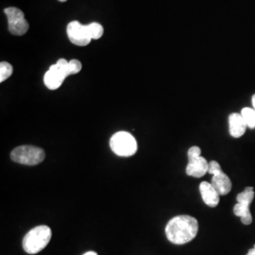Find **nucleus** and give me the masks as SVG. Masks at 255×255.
Here are the masks:
<instances>
[{"label": "nucleus", "mask_w": 255, "mask_h": 255, "mask_svg": "<svg viewBox=\"0 0 255 255\" xmlns=\"http://www.w3.org/2000/svg\"><path fill=\"white\" fill-rule=\"evenodd\" d=\"M198 220L191 216H178L170 219L165 227L167 239L176 245H183L192 241L198 234Z\"/></svg>", "instance_id": "obj_1"}, {"label": "nucleus", "mask_w": 255, "mask_h": 255, "mask_svg": "<svg viewBox=\"0 0 255 255\" xmlns=\"http://www.w3.org/2000/svg\"><path fill=\"white\" fill-rule=\"evenodd\" d=\"M51 236V229L46 225L31 229L23 239V249L28 255H36L47 246Z\"/></svg>", "instance_id": "obj_2"}, {"label": "nucleus", "mask_w": 255, "mask_h": 255, "mask_svg": "<svg viewBox=\"0 0 255 255\" xmlns=\"http://www.w3.org/2000/svg\"><path fill=\"white\" fill-rule=\"evenodd\" d=\"M111 149L121 157H129L137 151L135 138L127 131H119L115 133L110 140Z\"/></svg>", "instance_id": "obj_3"}, {"label": "nucleus", "mask_w": 255, "mask_h": 255, "mask_svg": "<svg viewBox=\"0 0 255 255\" xmlns=\"http://www.w3.org/2000/svg\"><path fill=\"white\" fill-rule=\"evenodd\" d=\"M46 157L44 149L34 146H20L10 152L13 162L25 165H36L44 161Z\"/></svg>", "instance_id": "obj_4"}, {"label": "nucleus", "mask_w": 255, "mask_h": 255, "mask_svg": "<svg viewBox=\"0 0 255 255\" xmlns=\"http://www.w3.org/2000/svg\"><path fill=\"white\" fill-rule=\"evenodd\" d=\"M4 12L7 15L9 30L11 34L21 36L27 33L29 26L25 18L24 12L21 9L14 7H9L4 9Z\"/></svg>", "instance_id": "obj_5"}, {"label": "nucleus", "mask_w": 255, "mask_h": 255, "mask_svg": "<svg viewBox=\"0 0 255 255\" xmlns=\"http://www.w3.org/2000/svg\"><path fill=\"white\" fill-rule=\"evenodd\" d=\"M66 33L70 42L76 46H87L92 38L87 25H82L79 21L70 22L66 27Z\"/></svg>", "instance_id": "obj_6"}, {"label": "nucleus", "mask_w": 255, "mask_h": 255, "mask_svg": "<svg viewBox=\"0 0 255 255\" xmlns=\"http://www.w3.org/2000/svg\"><path fill=\"white\" fill-rule=\"evenodd\" d=\"M208 169H209V163L205 158L201 156L199 158L189 160L185 171L188 176L195 177V178H201L205 174L208 173Z\"/></svg>", "instance_id": "obj_7"}, {"label": "nucleus", "mask_w": 255, "mask_h": 255, "mask_svg": "<svg viewBox=\"0 0 255 255\" xmlns=\"http://www.w3.org/2000/svg\"><path fill=\"white\" fill-rule=\"evenodd\" d=\"M200 192L202 201H204L206 205L209 207H217L219 205L220 195L211 182H201L200 184Z\"/></svg>", "instance_id": "obj_8"}, {"label": "nucleus", "mask_w": 255, "mask_h": 255, "mask_svg": "<svg viewBox=\"0 0 255 255\" xmlns=\"http://www.w3.org/2000/svg\"><path fill=\"white\" fill-rule=\"evenodd\" d=\"M65 79L66 78L64 74L57 68V66L55 64H53L49 67L47 72L45 74L44 82L48 89L56 90L61 87V85L63 84Z\"/></svg>", "instance_id": "obj_9"}, {"label": "nucleus", "mask_w": 255, "mask_h": 255, "mask_svg": "<svg viewBox=\"0 0 255 255\" xmlns=\"http://www.w3.org/2000/svg\"><path fill=\"white\" fill-rule=\"evenodd\" d=\"M247 123L241 114L234 113L229 117V130L230 134L235 138L242 136L247 129Z\"/></svg>", "instance_id": "obj_10"}, {"label": "nucleus", "mask_w": 255, "mask_h": 255, "mask_svg": "<svg viewBox=\"0 0 255 255\" xmlns=\"http://www.w3.org/2000/svg\"><path fill=\"white\" fill-rule=\"evenodd\" d=\"M211 183L216 188V190L219 192L220 196L227 195L232 190V187H233L231 179L223 171L217 175H214Z\"/></svg>", "instance_id": "obj_11"}, {"label": "nucleus", "mask_w": 255, "mask_h": 255, "mask_svg": "<svg viewBox=\"0 0 255 255\" xmlns=\"http://www.w3.org/2000/svg\"><path fill=\"white\" fill-rule=\"evenodd\" d=\"M234 213L237 217L241 219V221L245 225H250L253 221V217L250 211V205L242 204V203H237L234 207Z\"/></svg>", "instance_id": "obj_12"}, {"label": "nucleus", "mask_w": 255, "mask_h": 255, "mask_svg": "<svg viewBox=\"0 0 255 255\" xmlns=\"http://www.w3.org/2000/svg\"><path fill=\"white\" fill-rule=\"evenodd\" d=\"M255 199V189L254 187H246L244 191L240 194H238L237 197V203H242V204H247L251 205Z\"/></svg>", "instance_id": "obj_13"}, {"label": "nucleus", "mask_w": 255, "mask_h": 255, "mask_svg": "<svg viewBox=\"0 0 255 255\" xmlns=\"http://www.w3.org/2000/svg\"><path fill=\"white\" fill-rule=\"evenodd\" d=\"M241 116L247 123V126L250 128H255V110L254 108H243L241 111Z\"/></svg>", "instance_id": "obj_14"}, {"label": "nucleus", "mask_w": 255, "mask_h": 255, "mask_svg": "<svg viewBox=\"0 0 255 255\" xmlns=\"http://www.w3.org/2000/svg\"><path fill=\"white\" fill-rule=\"evenodd\" d=\"M12 72H13L12 65L7 62H2L0 64V82L8 80L11 76Z\"/></svg>", "instance_id": "obj_15"}, {"label": "nucleus", "mask_w": 255, "mask_h": 255, "mask_svg": "<svg viewBox=\"0 0 255 255\" xmlns=\"http://www.w3.org/2000/svg\"><path fill=\"white\" fill-rule=\"evenodd\" d=\"M87 26H88L89 33L91 35L92 39L98 40V39H100L103 35L104 29H103V27L101 26V24L94 22V23H91V24H89Z\"/></svg>", "instance_id": "obj_16"}, {"label": "nucleus", "mask_w": 255, "mask_h": 255, "mask_svg": "<svg viewBox=\"0 0 255 255\" xmlns=\"http://www.w3.org/2000/svg\"><path fill=\"white\" fill-rule=\"evenodd\" d=\"M82 63L79 60L73 59V60L69 61V70H70V74L71 75L79 73L82 70Z\"/></svg>", "instance_id": "obj_17"}, {"label": "nucleus", "mask_w": 255, "mask_h": 255, "mask_svg": "<svg viewBox=\"0 0 255 255\" xmlns=\"http://www.w3.org/2000/svg\"><path fill=\"white\" fill-rule=\"evenodd\" d=\"M201 147H199V146H192V147H190V148L188 149V152H187L188 161H189V160H193V159H196V158L201 157Z\"/></svg>", "instance_id": "obj_18"}, {"label": "nucleus", "mask_w": 255, "mask_h": 255, "mask_svg": "<svg viewBox=\"0 0 255 255\" xmlns=\"http://www.w3.org/2000/svg\"><path fill=\"white\" fill-rule=\"evenodd\" d=\"M220 172H222L220 164L217 161H211L209 163L208 173L212 174L214 176V175H217V174L220 173Z\"/></svg>", "instance_id": "obj_19"}, {"label": "nucleus", "mask_w": 255, "mask_h": 255, "mask_svg": "<svg viewBox=\"0 0 255 255\" xmlns=\"http://www.w3.org/2000/svg\"><path fill=\"white\" fill-rule=\"evenodd\" d=\"M247 255H255V245L253 249H251V250L249 251V253L247 254Z\"/></svg>", "instance_id": "obj_20"}, {"label": "nucleus", "mask_w": 255, "mask_h": 255, "mask_svg": "<svg viewBox=\"0 0 255 255\" xmlns=\"http://www.w3.org/2000/svg\"><path fill=\"white\" fill-rule=\"evenodd\" d=\"M83 255H98V254L95 253V252H87L86 254H84Z\"/></svg>", "instance_id": "obj_21"}, {"label": "nucleus", "mask_w": 255, "mask_h": 255, "mask_svg": "<svg viewBox=\"0 0 255 255\" xmlns=\"http://www.w3.org/2000/svg\"><path fill=\"white\" fill-rule=\"evenodd\" d=\"M252 102H253V106H254V109L255 110V95L253 96V100H252Z\"/></svg>", "instance_id": "obj_22"}, {"label": "nucleus", "mask_w": 255, "mask_h": 255, "mask_svg": "<svg viewBox=\"0 0 255 255\" xmlns=\"http://www.w3.org/2000/svg\"><path fill=\"white\" fill-rule=\"evenodd\" d=\"M60 2H65V1H67V0H59Z\"/></svg>", "instance_id": "obj_23"}]
</instances>
